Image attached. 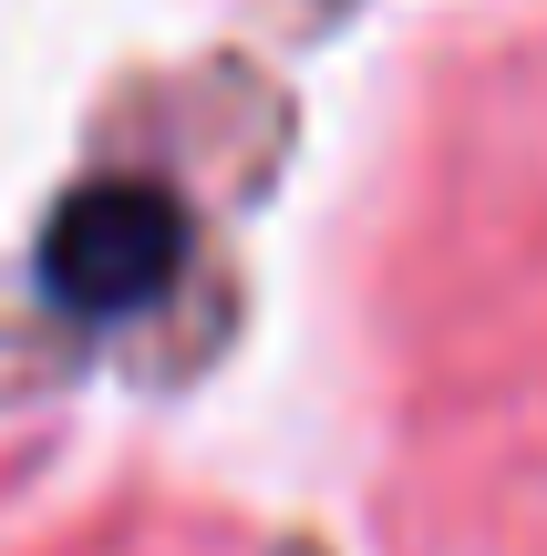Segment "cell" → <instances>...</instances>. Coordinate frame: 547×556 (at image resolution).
Wrapping results in <instances>:
<instances>
[{
  "label": "cell",
  "instance_id": "6da1fadb",
  "mask_svg": "<svg viewBox=\"0 0 547 556\" xmlns=\"http://www.w3.org/2000/svg\"><path fill=\"white\" fill-rule=\"evenodd\" d=\"M176 268V206L156 186H94L52 217V248H41V278H52L62 309H135L156 278Z\"/></svg>",
  "mask_w": 547,
  "mask_h": 556
}]
</instances>
